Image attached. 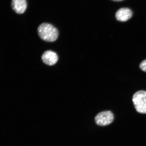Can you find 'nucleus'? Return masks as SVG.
Masks as SVG:
<instances>
[{"label": "nucleus", "mask_w": 146, "mask_h": 146, "mask_svg": "<svg viewBox=\"0 0 146 146\" xmlns=\"http://www.w3.org/2000/svg\"><path fill=\"white\" fill-rule=\"evenodd\" d=\"M38 35L43 40L47 42H53L57 39L59 32L57 29L48 23L41 24L37 29Z\"/></svg>", "instance_id": "1"}, {"label": "nucleus", "mask_w": 146, "mask_h": 146, "mask_svg": "<svg viewBox=\"0 0 146 146\" xmlns=\"http://www.w3.org/2000/svg\"><path fill=\"white\" fill-rule=\"evenodd\" d=\"M133 102L137 112L146 114V91L141 90L135 93Z\"/></svg>", "instance_id": "2"}, {"label": "nucleus", "mask_w": 146, "mask_h": 146, "mask_svg": "<svg viewBox=\"0 0 146 146\" xmlns=\"http://www.w3.org/2000/svg\"><path fill=\"white\" fill-rule=\"evenodd\" d=\"M114 119V116L112 112L106 111L97 115L95 117V121L97 125L100 126H105L112 123Z\"/></svg>", "instance_id": "3"}, {"label": "nucleus", "mask_w": 146, "mask_h": 146, "mask_svg": "<svg viewBox=\"0 0 146 146\" xmlns=\"http://www.w3.org/2000/svg\"><path fill=\"white\" fill-rule=\"evenodd\" d=\"M42 61L47 65L52 66L55 64L58 60V56L55 52L52 50L45 51L41 56Z\"/></svg>", "instance_id": "4"}, {"label": "nucleus", "mask_w": 146, "mask_h": 146, "mask_svg": "<svg viewBox=\"0 0 146 146\" xmlns=\"http://www.w3.org/2000/svg\"><path fill=\"white\" fill-rule=\"evenodd\" d=\"M133 12L132 10L128 8H121L117 11L115 16L118 21L125 22L132 17Z\"/></svg>", "instance_id": "5"}, {"label": "nucleus", "mask_w": 146, "mask_h": 146, "mask_svg": "<svg viewBox=\"0 0 146 146\" xmlns=\"http://www.w3.org/2000/svg\"><path fill=\"white\" fill-rule=\"evenodd\" d=\"M11 6L16 13L22 14L26 11L27 7L26 0H12Z\"/></svg>", "instance_id": "6"}, {"label": "nucleus", "mask_w": 146, "mask_h": 146, "mask_svg": "<svg viewBox=\"0 0 146 146\" xmlns=\"http://www.w3.org/2000/svg\"><path fill=\"white\" fill-rule=\"evenodd\" d=\"M140 68L143 72H146V59L143 60L140 64Z\"/></svg>", "instance_id": "7"}, {"label": "nucleus", "mask_w": 146, "mask_h": 146, "mask_svg": "<svg viewBox=\"0 0 146 146\" xmlns=\"http://www.w3.org/2000/svg\"><path fill=\"white\" fill-rule=\"evenodd\" d=\"M113 1H115L119 2V1H123V0H112Z\"/></svg>", "instance_id": "8"}]
</instances>
